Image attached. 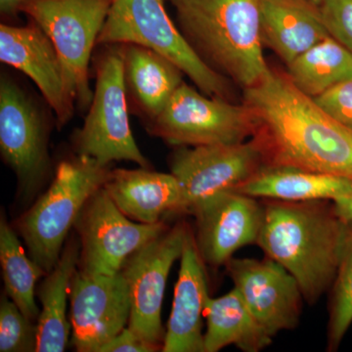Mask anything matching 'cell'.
<instances>
[{
	"label": "cell",
	"mask_w": 352,
	"mask_h": 352,
	"mask_svg": "<svg viewBox=\"0 0 352 352\" xmlns=\"http://www.w3.org/2000/svg\"><path fill=\"white\" fill-rule=\"evenodd\" d=\"M72 342L80 352H98L129 324L131 302L124 272L88 275L76 271L69 285Z\"/></svg>",
	"instance_id": "obj_13"
},
{
	"label": "cell",
	"mask_w": 352,
	"mask_h": 352,
	"mask_svg": "<svg viewBox=\"0 0 352 352\" xmlns=\"http://www.w3.org/2000/svg\"><path fill=\"white\" fill-rule=\"evenodd\" d=\"M103 188L122 214L140 223H157L163 214H178L182 203L175 175L149 168L111 170Z\"/></svg>",
	"instance_id": "obj_20"
},
{
	"label": "cell",
	"mask_w": 352,
	"mask_h": 352,
	"mask_svg": "<svg viewBox=\"0 0 352 352\" xmlns=\"http://www.w3.org/2000/svg\"><path fill=\"white\" fill-rule=\"evenodd\" d=\"M0 264L7 296L27 318L38 321L41 310L34 298L36 284L46 273L31 256H25L3 214L0 217Z\"/></svg>",
	"instance_id": "obj_25"
},
{
	"label": "cell",
	"mask_w": 352,
	"mask_h": 352,
	"mask_svg": "<svg viewBox=\"0 0 352 352\" xmlns=\"http://www.w3.org/2000/svg\"><path fill=\"white\" fill-rule=\"evenodd\" d=\"M109 166L76 155L58 164L50 188L18 221L30 256L47 274L56 265L72 227L88 199L101 188Z\"/></svg>",
	"instance_id": "obj_4"
},
{
	"label": "cell",
	"mask_w": 352,
	"mask_h": 352,
	"mask_svg": "<svg viewBox=\"0 0 352 352\" xmlns=\"http://www.w3.org/2000/svg\"><path fill=\"white\" fill-rule=\"evenodd\" d=\"M352 324V224L332 286L328 349L336 351Z\"/></svg>",
	"instance_id": "obj_26"
},
{
	"label": "cell",
	"mask_w": 352,
	"mask_h": 352,
	"mask_svg": "<svg viewBox=\"0 0 352 352\" xmlns=\"http://www.w3.org/2000/svg\"><path fill=\"white\" fill-rule=\"evenodd\" d=\"M187 43L212 71L243 90L270 74L261 36V0H170Z\"/></svg>",
	"instance_id": "obj_3"
},
{
	"label": "cell",
	"mask_w": 352,
	"mask_h": 352,
	"mask_svg": "<svg viewBox=\"0 0 352 352\" xmlns=\"http://www.w3.org/2000/svg\"><path fill=\"white\" fill-rule=\"evenodd\" d=\"M242 102L254 113L252 136L265 164L293 166L352 180V129L300 91L286 73L271 69Z\"/></svg>",
	"instance_id": "obj_1"
},
{
	"label": "cell",
	"mask_w": 352,
	"mask_h": 352,
	"mask_svg": "<svg viewBox=\"0 0 352 352\" xmlns=\"http://www.w3.org/2000/svg\"><path fill=\"white\" fill-rule=\"evenodd\" d=\"M206 316L205 352H217L230 344L245 352H258L272 342L273 337L259 325L235 288L208 298Z\"/></svg>",
	"instance_id": "obj_23"
},
{
	"label": "cell",
	"mask_w": 352,
	"mask_h": 352,
	"mask_svg": "<svg viewBox=\"0 0 352 352\" xmlns=\"http://www.w3.org/2000/svg\"><path fill=\"white\" fill-rule=\"evenodd\" d=\"M205 264L188 229L162 351L205 352L203 318L210 298Z\"/></svg>",
	"instance_id": "obj_17"
},
{
	"label": "cell",
	"mask_w": 352,
	"mask_h": 352,
	"mask_svg": "<svg viewBox=\"0 0 352 352\" xmlns=\"http://www.w3.org/2000/svg\"><path fill=\"white\" fill-rule=\"evenodd\" d=\"M113 43L156 51L182 69L201 94L234 100L232 82L201 61L166 12L164 0H113L97 46Z\"/></svg>",
	"instance_id": "obj_6"
},
{
	"label": "cell",
	"mask_w": 352,
	"mask_h": 352,
	"mask_svg": "<svg viewBox=\"0 0 352 352\" xmlns=\"http://www.w3.org/2000/svg\"><path fill=\"white\" fill-rule=\"evenodd\" d=\"M318 6L330 36L352 53V0H321Z\"/></svg>",
	"instance_id": "obj_28"
},
{
	"label": "cell",
	"mask_w": 352,
	"mask_h": 352,
	"mask_svg": "<svg viewBox=\"0 0 352 352\" xmlns=\"http://www.w3.org/2000/svg\"><path fill=\"white\" fill-rule=\"evenodd\" d=\"M160 347L149 344L127 326L112 340L106 342L98 352H153Z\"/></svg>",
	"instance_id": "obj_30"
},
{
	"label": "cell",
	"mask_w": 352,
	"mask_h": 352,
	"mask_svg": "<svg viewBox=\"0 0 352 352\" xmlns=\"http://www.w3.org/2000/svg\"><path fill=\"white\" fill-rule=\"evenodd\" d=\"M48 120L11 76L0 80V152L17 176L20 192L31 199L50 175Z\"/></svg>",
	"instance_id": "obj_9"
},
{
	"label": "cell",
	"mask_w": 352,
	"mask_h": 352,
	"mask_svg": "<svg viewBox=\"0 0 352 352\" xmlns=\"http://www.w3.org/2000/svg\"><path fill=\"white\" fill-rule=\"evenodd\" d=\"M261 36L285 64L330 36L310 0H261Z\"/></svg>",
	"instance_id": "obj_19"
},
{
	"label": "cell",
	"mask_w": 352,
	"mask_h": 352,
	"mask_svg": "<svg viewBox=\"0 0 352 352\" xmlns=\"http://www.w3.org/2000/svg\"><path fill=\"white\" fill-rule=\"evenodd\" d=\"M113 0H25L19 13L38 24L54 44L69 95L80 110L89 109L92 51Z\"/></svg>",
	"instance_id": "obj_7"
},
{
	"label": "cell",
	"mask_w": 352,
	"mask_h": 352,
	"mask_svg": "<svg viewBox=\"0 0 352 352\" xmlns=\"http://www.w3.org/2000/svg\"><path fill=\"white\" fill-rule=\"evenodd\" d=\"M234 288L271 337L300 323L302 296L296 278L270 258H231L226 264Z\"/></svg>",
	"instance_id": "obj_15"
},
{
	"label": "cell",
	"mask_w": 352,
	"mask_h": 352,
	"mask_svg": "<svg viewBox=\"0 0 352 352\" xmlns=\"http://www.w3.org/2000/svg\"><path fill=\"white\" fill-rule=\"evenodd\" d=\"M145 126L150 135L176 147L236 144L256 131L254 113L245 103L208 96L184 82Z\"/></svg>",
	"instance_id": "obj_8"
},
{
	"label": "cell",
	"mask_w": 352,
	"mask_h": 352,
	"mask_svg": "<svg viewBox=\"0 0 352 352\" xmlns=\"http://www.w3.org/2000/svg\"><path fill=\"white\" fill-rule=\"evenodd\" d=\"M188 227L177 224L131 254L122 272L131 294L129 327L141 339L163 349L162 305L171 267L182 256Z\"/></svg>",
	"instance_id": "obj_12"
},
{
	"label": "cell",
	"mask_w": 352,
	"mask_h": 352,
	"mask_svg": "<svg viewBox=\"0 0 352 352\" xmlns=\"http://www.w3.org/2000/svg\"><path fill=\"white\" fill-rule=\"evenodd\" d=\"M196 219L195 240L208 265H226L241 248L256 244L263 226L265 206L235 190L199 201L190 210Z\"/></svg>",
	"instance_id": "obj_14"
},
{
	"label": "cell",
	"mask_w": 352,
	"mask_h": 352,
	"mask_svg": "<svg viewBox=\"0 0 352 352\" xmlns=\"http://www.w3.org/2000/svg\"><path fill=\"white\" fill-rule=\"evenodd\" d=\"M25 0H0V13L3 18L13 19L19 13L20 6Z\"/></svg>",
	"instance_id": "obj_32"
},
{
	"label": "cell",
	"mask_w": 352,
	"mask_h": 352,
	"mask_svg": "<svg viewBox=\"0 0 352 352\" xmlns=\"http://www.w3.org/2000/svg\"><path fill=\"white\" fill-rule=\"evenodd\" d=\"M333 119L352 129V78L314 98Z\"/></svg>",
	"instance_id": "obj_29"
},
{
	"label": "cell",
	"mask_w": 352,
	"mask_h": 352,
	"mask_svg": "<svg viewBox=\"0 0 352 352\" xmlns=\"http://www.w3.org/2000/svg\"><path fill=\"white\" fill-rule=\"evenodd\" d=\"M36 325L23 314L16 303L7 296L0 300V351H36Z\"/></svg>",
	"instance_id": "obj_27"
},
{
	"label": "cell",
	"mask_w": 352,
	"mask_h": 352,
	"mask_svg": "<svg viewBox=\"0 0 352 352\" xmlns=\"http://www.w3.org/2000/svg\"><path fill=\"white\" fill-rule=\"evenodd\" d=\"M170 164L182 192L178 214H189L199 201L248 182L265 166V157L252 138L236 144L177 147Z\"/></svg>",
	"instance_id": "obj_11"
},
{
	"label": "cell",
	"mask_w": 352,
	"mask_h": 352,
	"mask_svg": "<svg viewBox=\"0 0 352 352\" xmlns=\"http://www.w3.org/2000/svg\"><path fill=\"white\" fill-rule=\"evenodd\" d=\"M349 228L326 201H271L256 245L296 278L303 298L314 303L333 286Z\"/></svg>",
	"instance_id": "obj_2"
},
{
	"label": "cell",
	"mask_w": 352,
	"mask_h": 352,
	"mask_svg": "<svg viewBox=\"0 0 352 352\" xmlns=\"http://www.w3.org/2000/svg\"><path fill=\"white\" fill-rule=\"evenodd\" d=\"M0 60L36 83L55 113L58 129L69 124L76 105L54 44L38 24L30 20L25 25H0Z\"/></svg>",
	"instance_id": "obj_16"
},
{
	"label": "cell",
	"mask_w": 352,
	"mask_h": 352,
	"mask_svg": "<svg viewBox=\"0 0 352 352\" xmlns=\"http://www.w3.org/2000/svg\"><path fill=\"white\" fill-rule=\"evenodd\" d=\"M75 226L80 239L78 266L88 275L117 274L133 252L168 228L162 221L134 223L103 186L88 199Z\"/></svg>",
	"instance_id": "obj_10"
},
{
	"label": "cell",
	"mask_w": 352,
	"mask_h": 352,
	"mask_svg": "<svg viewBox=\"0 0 352 352\" xmlns=\"http://www.w3.org/2000/svg\"><path fill=\"white\" fill-rule=\"evenodd\" d=\"M98 46L94 58V98L82 129L74 134L76 154L91 157L102 166L127 161L149 168L129 122L124 78V44Z\"/></svg>",
	"instance_id": "obj_5"
},
{
	"label": "cell",
	"mask_w": 352,
	"mask_h": 352,
	"mask_svg": "<svg viewBox=\"0 0 352 352\" xmlns=\"http://www.w3.org/2000/svg\"><path fill=\"white\" fill-rule=\"evenodd\" d=\"M124 78L129 112L146 124L156 120L183 82L170 59L138 44L124 43Z\"/></svg>",
	"instance_id": "obj_18"
},
{
	"label": "cell",
	"mask_w": 352,
	"mask_h": 352,
	"mask_svg": "<svg viewBox=\"0 0 352 352\" xmlns=\"http://www.w3.org/2000/svg\"><path fill=\"white\" fill-rule=\"evenodd\" d=\"M310 1L314 2L315 4H317V6H319V3H320L321 0H310Z\"/></svg>",
	"instance_id": "obj_33"
},
{
	"label": "cell",
	"mask_w": 352,
	"mask_h": 352,
	"mask_svg": "<svg viewBox=\"0 0 352 352\" xmlns=\"http://www.w3.org/2000/svg\"><path fill=\"white\" fill-rule=\"evenodd\" d=\"M333 210L340 219L352 224V195L333 201Z\"/></svg>",
	"instance_id": "obj_31"
},
{
	"label": "cell",
	"mask_w": 352,
	"mask_h": 352,
	"mask_svg": "<svg viewBox=\"0 0 352 352\" xmlns=\"http://www.w3.org/2000/svg\"><path fill=\"white\" fill-rule=\"evenodd\" d=\"M235 191L288 203L333 201L352 195V180L298 166L265 164Z\"/></svg>",
	"instance_id": "obj_21"
},
{
	"label": "cell",
	"mask_w": 352,
	"mask_h": 352,
	"mask_svg": "<svg viewBox=\"0 0 352 352\" xmlns=\"http://www.w3.org/2000/svg\"><path fill=\"white\" fill-rule=\"evenodd\" d=\"M80 258V242L75 238L64 248L56 265L38 288V352H62L68 346L72 326L67 320V296Z\"/></svg>",
	"instance_id": "obj_22"
},
{
	"label": "cell",
	"mask_w": 352,
	"mask_h": 352,
	"mask_svg": "<svg viewBox=\"0 0 352 352\" xmlns=\"http://www.w3.org/2000/svg\"><path fill=\"white\" fill-rule=\"evenodd\" d=\"M287 68L291 82L314 99L352 78V53L328 36L296 57Z\"/></svg>",
	"instance_id": "obj_24"
}]
</instances>
